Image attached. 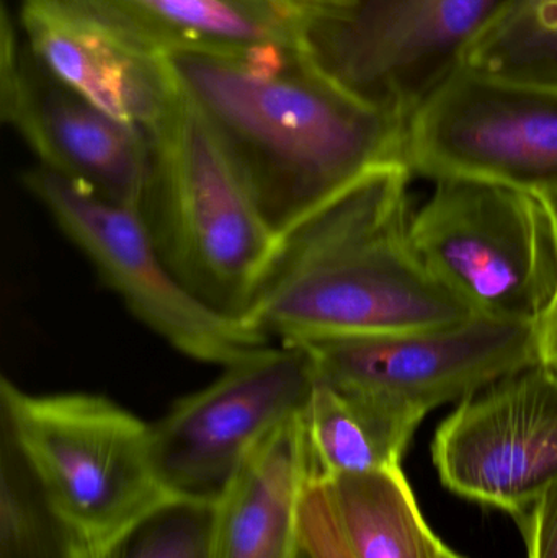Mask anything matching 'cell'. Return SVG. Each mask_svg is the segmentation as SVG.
<instances>
[{"label": "cell", "instance_id": "7a4b0ae2", "mask_svg": "<svg viewBox=\"0 0 557 558\" xmlns=\"http://www.w3.org/2000/svg\"><path fill=\"white\" fill-rule=\"evenodd\" d=\"M408 163L379 167L278 235L241 318L278 343L447 327L473 317L411 235Z\"/></svg>", "mask_w": 557, "mask_h": 558}, {"label": "cell", "instance_id": "9c48e42d", "mask_svg": "<svg viewBox=\"0 0 557 558\" xmlns=\"http://www.w3.org/2000/svg\"><path fill=\"white\" fill-rule=\"evenodd\" d=\"M296 344L320 383L382 400L424 420L499 377L543 361L538 325L473 315L460 324Z\"/></svg>", "mask_w": 557, "mask_h": 558}, {"label": "cell", "instance_id": "2e32d148", "mask_svg": "<svg viewBox=\"0 0 557 558\" xmlns=\"http://www.w3.org/2000/svg\"><path fill=\"white\" fill-rule=\"evenodd\" d=\"M422 418L316 379L303 412L314 481L401 468Z\"/></svg>", "mask_w": 557, "mask_h": 558}, {"label": "cell", "instance_id": "ffe728a7", "mask_svg": "<svg viewBox=\"0 0 557 558\" xmlns=\"http://www.w3.org/2000/svg\"><path fill=\"white\" fill-rule=\"evenodd\" d=\"M218 504L167 495L90 558H215Z\"/></svg>", "mask_w": 557, "mask_h": 558}, {"label": "cell", "instance_id": "7402d4cb", "mask_svg": "<svg viewBox=\"0 0 557 558\" xmlns=\"http://www.w3.org/2000/svg\"><path fill=\"white\" fill-rule=\"evenodd\" d=\"M519 520L526 558H557V481Z\"/></svg>", "mask_w": 557, "mask_h": 558}, {"label": "cell", "instance_id": "7c38bea8", "mask_svg": "<svg viewBox=\"0 0 557 558\" xmlns=\"http://www.w3.org/2000/svg\"><path fill=\"white\" fill-rule=\"evenodd\" d=\"M0 113L35 154L38 167L143 211L150 172L146 131L65 87L28 48L15 81L0 87Z\"/></svg>", "mask_w": 557, "mask_h": 558}, {"label": "cell", "instance_id": "cb8c5ba5", "mask_svg": "<svg viewBox=\"0 0 557 558\" xmlns=\"http://www.w3.org/2000/svg\"><path fill=\"white\" fill-rule=\"evenodd\" d=\"M316 9H320V7H332L340 5V3L349 2V0H310Z\"/></svg>", "mask_w": 557, "mask_h": 558}, {"label": "cell", "instance_id": "4316f807", "mask_svg": "<svg viewBox=\"0 0 557 558\" xmlns=\"http://www.w3.org/2000/svg\"><path fill=\"white\" fill-rule=\"evenodd\" d=\"M548 364H552V366L555 367L556 373H557V363H548Z\"/></svg>", "mask_w": 557, "mask_h": 558}, {"label": "cell", "instance_id": "d6986e66", "mask_svg": "<svg viewBox=\"0 0 557 558\" xmlns=\"http://www.w3.org/2000/svg\"><path fill=\"white\" fill-rule=\"evenodd\" d=\"M464 65L493 77L557 87V0H509Z\"/></svg>", "mask_w": 557, "mask_h": 558}, {"label": "cell", "instance_id": "5b68a950", "mask_svg": "<svg viewBox=\"0 0 557 558\" xmlns=\"http://www.w3.org/2000/svg\"><path fill=\"white\" fill-rule=\"evenodd\" d=\"M0 426L87 537L90 557L169 492L157 474L153 426L98 393H33L0 384Z\"/></svg>", "mask_w": 557, "mask_h": 558}, {"label": "cell", "instance_id": "83f0119b", "mask_svg": "<svg viewBox=\"0 0 557 558\" xmlns=\"http://www.w3.org/2000/svg\"><path fill=\"white\" fill-rule=\"evenodd\" d=\"M303 558H310V557H307V556H306V553H304V557H303Z\"/></svg>", "mask_w": 557, "mask_h": 558}, {"label": "cell", "instance_id": "603a6c76", "mask_svg": "<svg viewBox=\"0 0 557 558\" xmlns=\"http://www.w3.org/2000/svg\"><path fill=\"white\" fill-rule=\"evenodd\" d=\"M540 335H542L543 361L557 363V304L540 327Z\"/></svg>", "mask_w": 557, "mask_h": 558}, {"label": "cell", "instance_id": "52a82bcc", "mask_svg": "<svg viewBox=\"0 0 557 558\" xmlns=\"http://www.w3.org/2000/svg\"><path fill=\"white\" fill-rule=\"evenodd\" d=\"M23 182L128 311L183 356L226 367L274 343L190 291L157 251L136 209L41 167L28 170Z\"/></svg>", "mask_w": 557, "mask_h": 558}, {"label": "cell", "instance_id": "ba28073f", "mask_svg": "<svg viewBox=\"0 0 557 558\" xmlns=\"http://www.w3.org/2000/svg\"><path fill=\"white\" fill-rule=\"evenodd\" d=\"M405 163L427 179L557 193V87L461 65L412 114Z\"/></svg>", "mask_w": 557, "mask_h": 558}, {"label": "cell", "instance_id": "6da1fadb", "mask_svg": "<svg viewBox=\"0 0 557 558\" xmlns=\"http://www.w3.org/2000/svg\"><path fill=\"white\" fill-rule=\"evenodd\" d=\"M160 56L277 238L373 170L405 163L408 123L334 84L303 48Z\"/></svg>", "mask_w": 557, "mask_h": 558}, {"label": "cell", "instance_id": "484cf974", "mask_svg": "<svg viewBox=\"0 0 557 558\" xmlns=\"http://www.w3.org/2000/svg\"><path fill=\"white\" fill-rule=\"evenodd\" d=\"M441 558H464V557L458 556V554L453 553V550H451L450 547L445 546L444 553H441Z\"/></svg>", "mask_w": 557, "mask_h": 558}, {"label": "cell", "instance_id": "8992f818", "mask_svg": "<svg viewBox=\"0 0 557 558\" xmlns=\"http://www.w3.org/2000/svg\"><path fill=\"white\" fill-rule=\"evenodd\" d=\"M509 0H349L320 7L304 56L334 84L409 123Z\"/></svg>", "mask_w": 557, "mask_h": 558}, {"label": "cell", "instance_id": "44dd1931", "mask_svg": "<svg viewBox=\"0 0 557 558\" xmlns=\"http://www.w3.org/2000/svg\"><path fill=\"white\" fill-rule=\"evenodd\" d=\"M301 541L310 558H353L319 482L313 481L301 505Z\"/></svg>", "mask_w": 557, "mask_h": 558}, {"label": "cell", "instance_id": "3957f363", "mask_svg": "<svg viewBox=\"0 0 557 558\" xmlns=\"http://www.w3.org/2000/svg\"><path fill=\"white\" fill-rule=\"evenodd\" d=\"M146 134L141 216L157 251L202 301L241 317L277 235L208 121L180 92Z\"/></svg>", "mask_w": 557, "mask_h": 558}, {"label": "cell", "instance_id": "e0dca14e", "mask_svg": "<svg viewBox=\"0 0 557 558\" xmlns=\"http://www.w3.org/2000/svg\"><path fill=\"white\" fill-rule=\"evenodd\" d=\"M319 482L353 558H441L401 468Z\"/></svg>", "mask_w": 557, "mask_h": 558}, {"label": "cell", "instance_id": "9a60e30c", "mask_svg": "<svg viewBox=\"0 0 557 558\" xmlns=\"http://www.w3.org/2000/svg\"><path fill=\"white\" fill-rule=\"evenodd\" d=\"M303 412L252 448L218 501L215 558L304 557L301 505L314 472Z\"/></svg>", "mask_w": 557, "mask_h": 558}, {"label": "cell", "instance_id": "ac0fdd59", "mask_svg": "<svg viewBox=\"0 0 557 558\" xmlns=\"http://www.w3.org/2000/svg\"><path fill=\"white\" fill-rule=\"evenodd\" d=\"M0 558H90L87 537L62 510L28 456L3 426Z\"/></svg>", "mask_w": 557, "mask_h": 558}, {"label": "cell", "instance_id": "d4e9b609", "mask_svg": "<svg viewBox=\"0 0 557 558\" xmlns=\"http://www.w3.org/2000/svg\"><path fill=\"white\" fill-rule=\"evenodd\" d=\"M546 199H548L549 206H552L553 215H555L557 222V193H555V195L548 196Z\"/></svg>", "mask_w": 557, "mask_h": 558}, {"label": "cell", "instance_id": "4fadbf2b", "mask_svg": "<svg viewBox=\"0 0 557 558\" xmlns=\"http://www.w3.org/2000/svg\"><path fill=\"white\" fill-rule=\"evenodd\" d=\"M33 58L111 117L149 131L179 88L162 56L68 0H20Z\"/></svg>", "mask_w": 557, "mask_h": 558}, {"label": "cell", "instance_id": "277c9868", "mask_svg": "<svg viewBox=\"0 0 557 558\" xmlns=\"http://www.w3.org/2000/svg\"><path fill=\"white\" fill-rule=\"evenodd\" d=\"M434 183L411 222L425 267L474 315L542 327L557 304V222L548 199L481 180Z\"/></svg>", "mask_w": 557, "mask_h": 558}, {"label": "cell", "instance_id": "5bb4252c", "mask_svg": "<svg viewBox=\"0 0 557 558\" xmlns=\"http://www.w3.org/2000/svg\"><path fill=\"white\" fill-rule=\"evenodd\" d=\"M156 52L242 56L261 46H301L310 0H68Z\"/></svg>", "mask_w": 557, "mask_h": 558}, {"label": "cell", "instance_id": "8fae6325", "mask_svg": "<svg viewBox=\"0 0 557 558\" xmlns=\"http://www.w3.org/2000/svg\"><path fill=\"white\" fill-rule=\"evenodd\" d=\"M441 484L522 517L557 481V373L540 361L458 403L432 441Z\"/></svg>", "mask_w": 557, "mask_h": 558}, {"label": "cell", "instance_id": "30bf717a", "mask_svg": "<svg viewBox=\"0 0 557 558\" xmlns=\"http://www.w3.org/2000/svg\"><path fill=\"white\" fill-rule=\"evenodd\" d=\"M150 423L157 474L170 495L218 504L262 438L300 415L316 376L296 344H267Z\"/></svg>", "mask_w": 557, "mask_h": 558}]
</instances>
